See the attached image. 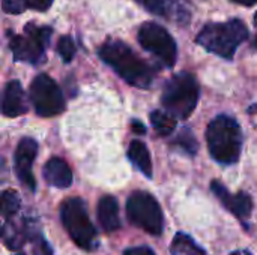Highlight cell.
Listing matches in <instances>:
<instances>
[{
    "label": "cell",
    "mask_w": 257,
    "mask_h": 255,
    "mask_svg": "<svg viewBox=\"0 0 257 255\" xmlns=\"http://www.w3.org/2000/svg\"><path fill=\"white\" fill-rule=\"evenodd\" d=\"M98 56L128 84L148 89L154 80L152 68L140 59L126 44L108 39L101 45Z\"/></svg>",
    "instance_id": "cell-1"
},
{
    "label": "cell",
    "mask_w": 257,
    "mask_h": 255,
    "mask_svg": "<svg viewBox=\"0 0 257 255\" xmlns=\"http://www.w3.org/2000/svg\"><path fill=\"white\" fill-rule=\"evenodd\" d=\"M206 141L211 156L224 165L238 162L242 150V132L238 122L226 114L212 119L206 129Z\"/></svg>",
    "instance_id": "cell-2"
},
{
    "label": "cell",
    "mask_w": 257,
    "mask_h": 255,
    "mask_svg": "<svg viewBox=\"0 0 257 255\" xmlns=\"http://www.w3.org/2000/svg\"><path fill=\"white\" fill-rule=\"evenodd\" d=\"M248 38V29L241 20L206 24L196 38V42L209 53L232 60L236 48Z\"/></svg>",
    "instance_id": "cell-3"
},
{
    "label": "cell",
    "mask_w": 257,
    "mask_h": 255,
    "mask_svg": "<svg viewBox=\"0 0 257 255\" xmlns=\"http://www.w3.org/2000/svg\"><path fill=\"white\" fill-rule=\"evenodd\" d=\"M199 101V84L193 74L181 72L173 75L164 86L161 102L176 119H188Z\"/></svg>",
    "instance_id": "cell-4"
},
{
    "label": "cell",
    "mask_w": 257,
    "mask_h": 255,
    "mask_svg": "<svg viewBox=\"0 0 257 255\" xmlns=\"http://www.w3.org/2000/svg\"><path fill=\"white\" fill-rule=\"evenodd\" d=\"M60 219L69 237L78 248L93 251L98 246L96 230L89 218L87 206L81 198H66L60 206Z\"/></svg>",
    "instance_id": "cell-5"
},
{
    "label": "cell",
    "mask_w": 257,
    "mask_h": 255,
    "mask_svg": "<svg viewBox=\"0 0 257 255\" xmlns=\"http://www.w3.org/2000/svg\"><path fill=\"white\" fill-rule=\"evenodd\" d=\"M126 216L134 227L152 236H161L164 228L163 210L149 192L136 191L130 195L126 201Z\"/></svg>",
    "instance_id": "cell-6"
},
{
    "label": "cell",
    "mask_w": 257,
    "mask_h": 255,
    "mask_svg": "<svg viewBox=\"0 0 257 255\" xmlns=\"http://www.w3.org/2000/svg\"><path fill=\"white\" fill-rule=\"evenodd\" d=\"M53 29L50 26H36L29 23L24 35H14L9 39V47L17 62H27L32 65L41 63L45 48L50 44Z\"/></svg>",
    "instance_id": "cell-7"
},
{
    "label": "cell",
    "mask_w": 257,
    "mask_h": 255,
    "mask_svg": "<svg viewBox=\"0 0 257 255\" xmlns=\"http://www.w3.org/2000/svg\"><path fill=\"white\" fill-rule=\"evenodd\" d=\"M140 45L154 54L164 66L172 68L178 59V47L172 35L160 24L154 21H146L139 30Z\"/></svg>",
    "instance_id": "cell-8"
},
{
    "label": "cell",
    "mask_w": 257,
    "mask_h": 255,
    "mask_svg": "<svg viewBox=\"0 0 257 255\" xmlns=\"http://www.w3.org/2000/svg\"><path fill=\"white\" fill-rule=\"evenodd\" d=\"M30 101L41 117H54L65 110V98L57 83L47 74H39L30 84Z\"/></svg>",
    "instance_id": "cell-9"
},
{
    "label": "cell",
    "mask_w": 257,
    "mask_h": 255,
    "mask_svg": "<svg viewBox=\"0 0 257 255\" xmlns=\"http://www.w3.org/2000/svg\"><path fill=\"white\" fill-rule=\"evenodd\" d=\"M36 155H38V143L30 137H26L18 143L14 155V167H15L17 177L32 192L36 191V180L32 173V165Z\"/></svg>",
    "instance_id": "cell-10"
},
{
    "label": "cell",
    "mask_w": 257,
    "mask_h": 255,
    "mask_svg": "<svg viewBox=\"0 0 257 255\" xmlns=\"http://www.w3.org/2000/svg\"><path fill=\"white\" fill-rule=\"evenodd\" d=\"M211 191L223 203V206L230 210L238 219L245 221L250 218L253 210V200L247 192L241 191L238 194H230L229 189L218 180H214L211 183Z\"/></svg>",
    "instance_id": "cell-11"
},
{
    "label": "cell",
    "mask_w": 257,
    "mask_h": 255,
    "mask_svg": "<svg viewBox=\"0 0 257 255\" xmlns=\"http://www.w3.org/2000/svg\"><path fill=\"white\" fill-rule=\"evenodd\" d=\"M42 174L48 185L59 188V189L69 188L74 180V174H72V170L69 168L68 162L57 156H54L45 162Z\"/></svg>",
    "instance_id": "cell-12"
},
{
    "label": "cell",
    "mask_w": 257,
    "mask_h": 255,
    "mask_svg": "<svg viewBox=\"0 0 257 255\" xmlns=\"http://www.w3.org/2000/svg\"><path fill=\"white\" fill-rule=\"evenodd\" d=\"M2 111L6 117H18L27 111V105L24 101V92L21 83L12 80L6 84L2 102Z\"/></svg>",
    "instance_id": "cell-13"
},
{
    "label": "cell",
    "mask_w": 257,
    "mask_h": 255,
    "mask_svg": "<svg viewBox=\"0 0 257 255\" xmlns=\"http://www.w3.org/2000/svg\"><path fill=\"white\" fill-rule=\"evenodd\" d=\"M98 221L104 231L114 233L120 228L119 204L113 195H105L98 203Z\"/></svg>",
    "instance_id": "cell-14"
},
{
    "label": "cell",
    "mask_w": 257,
    "mask_h": 255,
    "mask_svg": "<svg viewBox=\"0 0 257 255\" xmlns=\"http://www.w3.org/2000/svg\"><path fill=\"white\" fill-rule=\"evenodd\" d=\"M128 158L146 177H152V159L145 143L139 140L131 141L128 147Z\"/></svg>",
    "instance_id": "cell-15"
},
{
    "label": "cell",
    "mask_w": 257,
    "mask_h": 255,
    "mask_svg": "<svg viewBox=\"0 0 257 255\" xmlns=\"http://www.w3.org/2000/svg\"><path fill=\"white\" fill-rule=\"evenodd\" d=\"M33 234L35 231L30 230V224H24L21 228L11 222H6L3 225V242L11 251L20 249L27 239H32Z\"/></svg>",
    "instance_id": "cell-16"
},
{
    "label": "cell",
    "mask_w": 257,
    "mask_h": 255,
    "mask_svg": "<svg viewBox=\"0 0 257 255\" xmlns=\"http://www.w3.org/2000/svg\"><path fill=\"white\" fill-rule=\"evenodd\" d=\"M172 255H208L188 234L176 233L172 245H170Z\"/></svg>",
    "instance_id": "cell-17"
},
{
    "label": "cell",
    "mask_w": 257,
    "mask_h": 255,
    "mask_svg": "<svg viewBox=\"0 0 257 255\" xmlns=\"http://www.w3.org/2000/svg\"><path fill=\"white\" fill-rule=\"evenodd\" d=\"M142 3L152 14L161 15V17H169V15L175 14L176 20H179V21L182 20L181 18L182 11L176 9L178 8V2L176 0H142Z\"/></svg>",
    "instance_id": "cell-18"
},
{
    "label": "cell",
    "mask_w": 257,
    "mask_h": 255,
    "mask_svg": "<svg viewBox=\"0 0 257 255\" xmlns=\"http://www.w3.org/2000/svg\"><path fill=\"white\" fill-rule=\"evenodd\" d=\"M151 123H152V128L155 129V132L161 137H167V135L173 134V131L176 129L175 117H172L160 110H155L151 113Z\"/></svg>",
    "instance_id": "cell-19"
},
{
    "label": "cell",
    "mask_w": 257,
    "mask_h": 255,
    "mask_svg": "<svg viewBox=\"0 0 257 255\" xmlns=\"http://www.w3.org/2000/svg\"><path fill=\"white\" fill-rule=\"evenodd\" d=\"M21 207V198L17 191L6 189L2 194V215L3 218H12Z\"/></svg>",
    "instance_id": "cell-20"
},
{
    "label": "cell",
    "mask_w": 257,
    "mask_h": 255,
    "mask_svg": "<svg viewBox=\"0 0 257 255\" xmlns=\"http://www.w3.org/2000/svg\"><path fill=\"white\" fill-rule=\"evenodd\" d=\"M175 144L176 146H179L182 150H185L188 155H196L197 153V149H199V144H197V140H196V137L193 135V132L190 131V129H182L179 134H178V137H176V140H175Z\"/></svg>",
    "instance_id": "cell-21"
},
{
    "label": "cell",
    "mask_w": 257,
    "mask_h": 255,
    "mask_svg": "<svg viewBox=\"0 0 257 255\" xmlns=\"http://www.w3.org/2000/svg\"><path fill=\"white\" fill-rule=\"evenodd\" d=\"M57 53L65 63L72 62L75 56V44L71 36H62L57 42Z\"/></svg>",
    "instance_id": "cell-22"
},
{
    "label": "cell",
    "mask_w": 257,
    "mask_h": 255,
    "mask_svg": "<svg viewBox=\"0 0 257 255\" xmlns=\"http://www.w3.org/2000/svg\"><path fill=\"white\" fill-rule=\"evenodd\" d=\"M32 243H33V248H32V252L33 255H53V249L50 246V243L38 233H35L32 236Z\"/></svg>",
    "instance_id": "cell-23"
},
{
    "label": "cell",
    "mask_w": 257,
    "mask_h": 255,
    "mask_svg": "<svg viewBox=\"0 0 257 255\" xmlns=\"http://www.w3.org/2000/svg\"><path fill=\"white\" fill-rule=\"evenodd\" d=\"M27 8H29L27 0H3L2 2V9L6 14H12V15H18Z\"/></svg>",
    "instance_id": "cell-24"
},
{
    "label": "cell",
    "mask_w": 257,
    "mask_h": 255,
    "mask_svg": "<svg viewBox=\"0 0 257 255\" xmlns=\"http://www.w3.org/2000/svg\"><path fill=\"white\" fill-rule=\"evenodd\" d=\"M53 0H27V5L30 9H35V11H39V12H45L50 9Z\"/></svg>",
    "instance_id": "cell-25"
},
{
    "label": "cell",
    "mask_w": 257,
    "mask_h": 255,
    "mask_svg": "<svg viewBox=\"0 0 257 255\" xmlns=\"http://www.w3.org/2000/svg\"><path fill=\"white\" fill-rule=\"evenodd\" d=\"M123 255H155V252L149 246H136L125 249Z\"/></svg>",
    "instance_id": "cell-26"
},
{
    "label": "cell",
    "mask_w": 257,
    "mask_h": 255,
    "mask_svg": "<svg viewBox=\"0 0 257 255\" xmlns=\"http://www.w3.org/2000/svg\"><path fill=\"white\" fill-rule=\"evenodd\" d=\"M131 129L139 134V135H145L146 134V126L140 122V120H133L131 122Z\"/></svg>",
    "instance_id": "cell-27"
},
{
    "label": "cell",
    "mask_w": 257,
    "mask_h": 255,
    "mask_svg": "<svg viewBox=\"0 0 257 255\" xmlns=\"http://www.w3.org/2000/svg\"><path fill=\"white\" fill-rule=\"evenodd\" d=\"M235 3H239V5H244V6H253L254 3H257V0H232Z\"/></svg>",
    "instance_id": "cell-28"
},
{
    "label": "cell",
    "mask_w": 257,
    "mask_h": 255,
    "mask_svg": "<svg viewBox=\"0 0 257 255\" xmlns=\"http://www.w3.org/2000/svg\"><path fill=\"white\" fill-rule=\"evenodd\" d=\"M229 255H253L250 251L244 249V251H235V252H230Z\"/></svg>",
    "instance_id": "cell-29"
},
{
    "label": "cell",
    "mask_w": 257,
    "mask_h": 255,
    "mask_svg": "<svg viewBox=\"0 0 257 255\" xmlns=\"http://www.w3.org/2000/svg\"><path fill=\"white\" fill-rule=\"evenodd\" d=\"M253 21H254V26H256V27H257V12H256V14H254V20H253Z\"/></svg>",
    "instance_id": "cell-30"
},
{
    "label": "cell",
    "mask_w": 257,
    "mask_h": 255,
    "mask_svg": "<svg viewBox=\"0 0 257 255\" xmlns=\"http://www.w3.org/2000/svg\"><path fill=\"white\" fill-rule=\"evenodd\" d=\"M253 45H254V47H256V48H257V36H256V38H254V41H253Z\"/></svg>",
    "instance_id": "cell-31"
},
{
    "label": "cell",
    "mask_w": 257,
    "mask_h": 255,
    "mask_svg": "<svg viewBox=\"0 0 257 255\" xmlns=\"http://www.w3.org/2000/svg\"><path fill=\"white\" fill-rule=\"evenodd\" d=\"M17 255H24V254H21V252H20V254H17Z\"/></svg>",
    "instance_id": "cell-32"
},
{
    "label": "cell",
    "mask_w": 257,
    "mask_h": 255,
    "mask_svg": "<svg viewBox=\"0 0 257 255\" xmlns=\"http://www.w3.org/2000/svg\"><path fill=\"white\" fill-rule=\"evenodd\" d=\"M139 2H142V0H139Z\"/></svg>",
    "instance_id": "cell-33"
}]
</instances>
